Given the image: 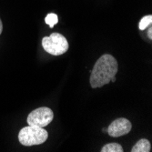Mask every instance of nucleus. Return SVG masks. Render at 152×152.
Returning <instances> with one entry per match:
<instances>
[{
  "mask_svg": "<svg viewBox=\"0 0 152 152\" xmlns=\"http://www.w3.org/2000/svg\"><path fill=\"white\" fill-rule=\"evenodd\" d=\"M101 152H123V148L121 145H119L118 143H108L107 145H105L101 150Z\"/></svg>",
  "mask_w": 152,
  "mask_h": 152,
  "instance_id": "0eeeda50",
  "label": "nucleus"
},
{
  "mask_svg": "<svg viewBox=\"0 0 152 152\" xmlns=\"http://www.w3.org/2000/svg\"><path fill=\"white\" fill-rule=\"evenodd\" d=\"M152 23V16L151 15H148L145 16L141 18L140 24H139V28L140 30H145L147 29L149 26H151Z\"/></svg>",
  "mask_w": 152,
  "mask_h": 152,
  "instance_id": "1a4fd4ad",
  "label": "nucleus"
},
{
  "mask_svg": "<svg viewBox=\"0 0 152 152\" xmlns=\"http://www.w3.org/2000/svg\"><path fill=\"white\" fill-rule=\"evenodd\" d=\"M110 81H112V82H115V81H116V77L114 76V77H113L111 78V80H110Z\"/></svg>",
  "mask_w": 152,
  "mask_h": 152,
  "instance_id": "ddd939ff",
  "label": "nucleus"
},
{
  "mask_svg": "<svg viewBox=\"0 0 152 152\" xmlns=\"http://www.w3.org/2000/svg\"><path fill=\"white\" fill-rule=\"evenodd\" d=\"M132 125L129 119L119 118L115 119L107 128V134L113 137H118L130 132Z\"/></svg>",
  "mask_w": 152,
  "mask_h": 152,
  "instance_id": "39448f33",
  "label": "nucleus"
},
{
  "mask_svg": "<svg viewBox=\"0 0 152 152\" xmlns=\"http://www.w3.org/2000/svg\"><path fill=\"white\" fill-rule=\"evenodd\" d=\"M42 47L46 52L52 56L63 55L69 48L66 38L59 33H52L49 37H43Z\"/></svg>",
  "mask_w": 152,
  "mask_h": 152,
  "instance_id": "7ed1b4c3",
  "label": "nucleus"
},
{
  "mask_svg": "<svg viewBox=\"0 0 152 152\" xmlns=\"http://www.w3.org/2000/svg\"><path fill=\"white\" fill-rule=\"evenodd\" d=\"M45 22H46V24H48L49 26V27L53 28L58 22V17L57 14H55V13H49L45 18Z\"/></svg>",
  "mask_w": 152,
  "mask_h": 152,
  "instance_id": "6e6552de",
  "label": "nucleus"
},
{
  "mask_svg": "<svg viewBox=\"0 0 152 152\" xmlns=\"http://www.w3.org/2000/svg\"><path fill=\"white\" fill-rule=\"evenodd\" d=\"M54 118V113L52 109L47 107H38L33 110L27 116L26 122L29 126H35L39 128H45L52 122Z\"/></svg>",
  "mask_w": 152,
  "mask_h": 152,
  "instance_id": "20e7f679",
  "label": "nucleus"
},
{
  "mask_svg": "<svg viewBox=\"0 0 152 152\" xmlns=\"http://www.w3.org/2000/svg\"><path fill=\"white\" fill-rule=\"evenodd\" d=\"M48 137V133L44 128L27 126L18 133V140L23 146L30 147L44 143Z\"/></svg>",
  "mask_w": 152,
  "mask_h": 152,
  "instance_id": "f03ea898",
  "label": "nucleus"
},
{
  "mask_svg": "<svg viewBox=\"0 0 152 152\" xmlns=\"http://www.w3.org/2000/svg\"><path fill=\"white\" fill-rule=\"evenodd\" d=\"M118 70L117 59L109 54L101 56L95 63L90 75V86L93 88H101L110 82Z\"/></svg>",
  "mask_w": 152,
  "mask_h": 152,
  "instance_id": "f257e3e1",
  "label": "nucleus"
},
{
  "mask_svg": "<svg viewBox=\"0 0 152 152\" xmlns=\"http://www.w3.org/2000/svg\"><path fill=\"white\" fill-rule=\"evenodd\" d=\"M150 148V142L146 139H141L134 145L131 149V152H149Z\"/></svg>",
  "mask_w": 152,
  "mask_h": 152,
  "instance_id": "423d86ee",
  "label": "nucleus"
},
{
  "mask_svg": "<svg viewBox=\"0 0 152 152\" xmlns=\"http://www.w3.org/2000/svg\"><path fill=\"white\" fill-rule=\"evenodd\" d=\"M102 131H103L104 133H107V128H104V129H102Z\"/></svg>",
  "mask_w": 152,
  "mask_h": 152,
  "instance_id": "f8f14e48",
  "label": "nucleus"
},
{
  "mask_svg": "<svg viewBox=\"0 0 152 152\" xmlns=\"http://www.w3.org/2000/svg\"><path fill=\"white\" fill-rule=\"evenodd\" d=\"M148 37L149 39H152V27L150 26L148 27Z\"/></svg>",
  "mask_w": 152,
  "mask_h": 152,
  "instance_id": "9d476101",
  "label": "nucleus"
},
{
  "mask_svg": "<svg viewBox=\"0 0 152 152\" xmlns=\"http://www.w3.org/2000/svg\"><path fill=\"white\" fill-rule=\"evenodd\" d=\"M2 31H3V24H2L1 19H0V35H1Z\"/></svg>",
  "mask_w": 152,
  "mask_h": 152,
  "instance_id": "9b49d317",
  "label": "nucleus"
}]
</instances>
